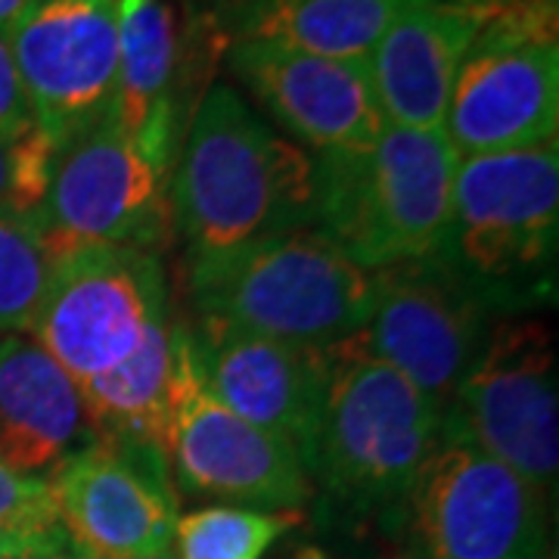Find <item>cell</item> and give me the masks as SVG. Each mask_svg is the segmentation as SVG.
Segmentation results:
<instances>
[{
  "label": "cell",
  "mask_w": 559,
  "mask_h": 559,
  "mask_svg": "<svg viewBox=\"0 0 559 559\" xmlns=\"http://www.w3.org/2000/svg\"><path fill=\"white\" fill-rule=\"evenodd\" d=\"M171 221L187 259L314 227V159L274 134L227 84L187 121L171 180Z\"/></svg>",
  "instance_id": "obj_1"
},
{
  "label": "cell",
  "mask_w": 559,
  "mask_h": 559,
  "mask_svg": "<svg viewBox=\"0 0 559 559\" xmlns=\"http://www.w3.org/2000/svg\"><path fill=\"white\" fill-rule=\"evenodd\" d=\"M193 308L255 336L333 348L352 340L373 305V271L318 227L264 237L221 255L187 259Z\"/></svg>",
  "instance_id": "obj_2"
},
{
  "label": "cell",
  "mask_w": 559,
  "mask_h": 559,
  "mask_svg": "<svg viewBox=\"0 0 559 559\" xmlns=\"http://www.w3.org/2000/svg\"><path fill=\"white\" fill-rule=\"evenodd\" d=\"M460 156L444 131L385 124L364 150L314 156V227L367 271L439 259Z\"/></svg>",
  "instance_id": "obj_3"
},
{
  "label": "cell",
  "mask_w": 559,
  "mask_h": 559,
  "mask_svg": "<svg viewBox=\"0 0 559 559\" xmlns=\"http://www.w3.org/2000/svg\"><path fill=\"white\" fill-rule=\"evenodd\" d=\"M557 237V140L457 162L439 261L488 311L516 314L554 293Z\"/></svg>",
  "instance_id": "obj_4"
},
{
  "label": "cell",
  "mask_w": 559,
  "mask_h": 559,
  "mask_svg": "<svg viewBox=\"0 0 559 559\" xmlns=\"http://www.w3.org/2000/svg\"><path fill=\"white\" fill-rule=\"evenodd\" d=\"M441 439V411L395 367L340 342L320 401L308 476L342 507L404 503Z\"/></svg>",
  "instance_id": "obj_5"
},
{
  "label": "cell",
  "mask_w": 559,
  "mask_h": 559,
  "mask_svg": "<svg viewBox=\"0 0 559 559\" xmlns=\"http://www.w3.org/2000/svg\"><path fill=\"white\" fill-rule=\"evenodd\" d=\"M441 131L460 159L557 140V0H516L485 16Z\"/></svg>",
  "instance_id": "obj_6"
},
{
  "label": "cell",
  "mask_w": 559,
  "mask_h": 559,
  "mask_svg": "<svg viewBox=\"0 0 559 559\" xmlns=\"http://www.w3.org/2000/svg\"><path fill=\"white\" fill-rule=\"evenodd\" d=\"M559 373L540 320H491L479 358L441 417V439L466 441L547 495L559 466Z\"/></svg>",
  "instance_id": "obj_7"
},
{
  "label": "cell",
  "mask_w": 559,
  "mask_h": 559,
  "mask_svg": "<svg viewBox=\"0 0 559 559\" xmlns=\"http://www.w3.org/2000/svg\"><path fill=\"white\" fill-rule=\"evenodd\" d=\"M171 171L106 119L60 146L32 215L50 261L91 246L159 252L171 240Z\"/></svg>",
  "instance_id": "obj_8"
},
{
  "label": "cell",
  "mask_w": 559,
  "mask_h": 559,
  "mask_svg": "<svg viewBox=\"0 0 559 559\" xmlns=\"http://www.w3.org/2000/svg\"><path fill=\"white\" fill-rule=\"evenodd\" d=\"M162 460L180 488L227 500V507L296 513L311 500V476L299 454L209 395L193 367L183 326L175 352Z\"/></svg>",
  "instance_id": "obj_9"
},
{
  "label": "cell",
  "mask_w": 559,
  "mask_h": 559,
  "mask_svg": "<svg viewBox=\"0 0 559 559\" xmlns=\"http://www.w3.org/2000/svg\"><path fill=\"white\" fill-rule=\"evenodd\" d=\"M404 507L417 559H547V495L466 441L439 439Z\"/></svg>",
  "instance_id": "obj_10"
},
{
  "label": "cell",
  "mask_w": 559,
  "mask_h": 559,
  "mask_svg": "<svg viewBox=\"0 0 559 559\" xmlns=\"http://www.w3.org/2000/svg\"><path fill=\"white\" fill-rule=\"evenodd\" d=\"M165 314L159 255L91 246L53 261L32 340L81 385L128 358Z\"/></svg>",
  "instance_id": "obj_11"
},
{
  "label": "cell",
  "mask_w": 559,
  "mask_h": 559,
  "mask_svg": "<svg viewBox=\"0 0 559 559\" xmlns=\"http://www.w3.org/2000/svg\"><path fill=\"white\" fill-rule=\"evenodd\" d=\"M373 305L352 348L395 367L444 411L479 358L491 314L439 259L373 271Z\"/></svg>",
  "instance_id": "obj_12"
},
{
  "label": "cell",
  "mask_w": 559,
  "mask_h": 559,
  "mask_svg": "<svg viewBox=\"0 0 559 559\" xmlns=\"http://www.w3.org/2000/svg\"><path fill=\"white\" fill-rule=\"evenodd\" d=\"M38 128L66 146L112 116L119 79L116 0H35L7 28Z\"/></svg>",
  "instance_id": "obj_13"
},
{
  "label": "cell",
  "mask_w": 559,
  "mask_h": 559,
  "mask_svg": "<svg viewBox=\"0 0 559 559\" xmlns=\"http://www.w3.org/2000/svg\"><path fill=\"white\" fill-rule=\"evenodd\" d=\"M47 485L62 532L81 557L168 554L178 500L168 466L153 448L97 436L60 463Z\"/></svg>",
  "instance_id": "obj_14"
},
{
  "label": "cell",
  "mask_w": 559,
  "mask_h": 559,
  "mask_svg": "<svg viewBox=\"0 0 559 559\" xmlns=\"http://www.w3.org/2000/svg\"><path fill=\"white\" fill-rule=\"evenodd\" d=\"M190 355L212 399L237 417L283 439L305 463L330 377V348L255 336L218 320H200Z\"/></svg>",
  "instance_id": "obj_15"
},
{
  "label": "cell",
  "mask_w": 559,
  "mask_h": 559,
  "mask_svg": "<svg viewBox=\"0 0 559 559\" xmlns=\"http://www.w3.org/2000/svg\"><path fill=\"white\" fill-rule=\"evenodd\" d=\"M178 0H128L119 7V79L109 121L143 156L168 168L187 131L183 112L209 44Z\"/></svg>",
  "instance_id": "obj_16"
},
{
  "label": "cell",
  "mask_w": 559,
  "mask_h": 559,
  "mask_svg": "<svg viewBox=\"0 0 559 559\" xmlns=\"http://www.w3.org/2000/svg\"><path fill=\"white\" fill-rule=\"evenodd\" d=\"M224 50L255 100L318 156L364 150L382 134L367 62L311 57L271 40H227Z\"/></svg>",
  "instance_id": "obj_17"
},
{
  "label": "cell",
  "mask_w": 559,
  "mask_h": 559,
  "mask_svg": "<svg viewBox=\"0 0 559 559\" xmlns=\"http://www.w3.org/2000/svg\"><path fill=\"white\" fill-rule=\"evenodd\" d=\"M485 16V10L448 0H417L389 25L367 60L385 124L441 131L460 66Z\"/></svg>",
  "instance_id": "obj_18"
},
{
  "label": "cell",
  "mask_w": 559,
  "mask_h": 559,
  "mask_svg": "<svg viewBox=\"0 0 559 559\" xmlns=\"http://www.w3.org/2000/svg\"><path fill=\"white\" fill-rule=\"evenodd\" d=\"M97 439L79 382L32 336L0 340V463L20 476L50 473Z\"/></svg>",
  "instance_id": "obj_19"
},
{
  "label": "cell",
  "mask_w": 559,
  "mask_h": 559,
  "mask_svg": "<svg viewBox=\"0 0 559 559\" xmlns=\"http://www.w3.org/2000/svg\"><path fill=\"white\" fill-rule=\"evenodd\" d=\"M417 0H237L221 20L230 40H271L311 57L367 62Z\"/></svg>",
  "instance_id": "obj_20"
},
{
  "label": "cell",
  "mask_w": 559,
  "mask_h": 559,
  "mask_svg": "<svg viewBox=\"0 0 559 559\" xmlns=\"http://www.w3.org/2000/svg\"><path fill=\"white\" fill-rule=\"evenodd\" d=\"M178 333L180 323L168 311L121 364L97 380L81 382V399L97 436L143 444L162 454Z\"/></svg>",
  "instance_id": "obj_21"
},
{
  "label": "cell",
  "mask_w": 559,
  "mask_h": 559,
  "mask_svg": "<svg viewBox=\"0 0 559 559\" xmlns=\"http://www.w3.org/2000/svg\"><path fill=\"white\" fill-rule=\"evenodd\" d=\"M50 271L35 218L0 209V340L32 333Z\"/></svg>",
  "instance_id": "obj_22"
},
{
  "label": "cell",
  "mask_w": 559,
  "mask_h": 559,
  "mask_svg": "<svg viewBox=\"0 0 559 559\" xmlns=\"http://www.w3.org/2000/svg\"><path fill=\"white\" fill-rule=\"evenodd\" d=\"M299 522L296 513L246 507H205L175 525L178 559H261L267 547Z\"/></svg>",
  "instance_id": "obj_23"
},
{
  "label": "cell",
  "mask_w": 559,
  "mask_h": 559,
  "mask_svg": "<svg viewBox=\"0 0 559 559\" xmlns=\"http://www.w3.org/2000/svg\"><path fill=\"white\" fill-rule=\"evenodd\" d=\"M60 146L40 128L28 131L16 143L0 140V209L35 215L47 193L50 168Z\"/></svg>",
  "instance_id": "obj_24"
},
{
  "label": "cell",
  "mask_w": 559,
  "mask_h": 559,
  "mask_svg": "<svg viewBox=\"0 0 559 559\" xmlns=\"http://www.w3.org/2000/svg\"><path fill=\"white\" fill-rule=\"evenodd\" d=\"M0 525L35 535V538L62 535L47 479L20 476L0 463Z\"/></svg>",
  "instance_id": "obj_25"
},
{
  "label": "cell",
  "mask_w": 559,
  "mask_h": 559,
  "mask_svg": "<svg viewBox=\"0 0 559 559\" xmlns=\"http://www.w3.org/2000/svg\"><path fill=\"white\" fill-rule=\"evenodd\" d=\"M35 128H38V121L32 112V103L25 97L7 28H0V140L16 143Z\"/></svg>",
  "instance_id": "obj_26"
},
{
  "label": "cell",
  "mask_w": 559,
  "mask_h": 559,
  "mask_svg": "<svg viewBox=\"0 0 559 559\" xmlns=\"http://www.w3.org/2000/svg\"><path fill=\"white\" fill-rule=\"evenodd\" d=\"M75 554L79 550L66 532L53 538H35V535L0 525V559H69Z\"/></svg>",
  "instance_id": "obj_27"
},
{
  "label": "cell",
  "mask_w": 559,
  "mask_h": 559,
  "mask_svg": "<svg viewBox=\"0 0 559 559\" xmlns=\"http://www.w3.org/2000/svg\"><path fill=\"white\" fill-rule=\"evenodd\" d=\"M28 3H35V0H0V28H10Z\"/></svg>",
  "instance_id": "obj_28"
},
{
  "label": "cell",
  "mask_w": 559,
  "mask_h": 559,
  "mask_svg": "<svg viewBox=\"0 0 559 559\" xmlns=\"http://www.w3.org/2000/svg\"><path fill=\"white\" fill-rule=\"evenodd\" d=\"M448 3H460V7H473V10H485V13H491V10L510 7V3H516V0H448Z\"/></svg>",
  "instance_id": "obj_29"
},
{
  "label": "cell",
  "mask_w": 559,
  "mask_h": 559,
  "mask_svg": "<svg viewBox=\"0 0 559 559\" xmlns=\"http://www.w3.org/2000/svg\"><path fill=\"white\" fill-rule=\"evenodd\" d=\"M79 559H94V557H81L79 554ZM138 559H175V557H171V554H156V557H138Z\"/></svg>",
  "instance_id": "obj_30"
},
{
  "label": "cell",
  "mask_w": 559,
  "mask_h": 559,
  "mask_svg": "<svg viewBox=\"0 0 559 559\" xmlns=\"http://www.w3.org/2000/svg\"><path fill=\"white\" fill-rule=\"evenodd\" d=\"M116 3H119V7H121V3H128V0H116Z\"/></svg>",
  "instance_id": "obj_31"
},
{
  "label": "cell",
  "mask_w": 559,
  "mask_h": 559,
  "mask_svg": "<svg viewBox=\"0 0 559 559\" xmlns=\"http://www.w3.org/2000/svg\"><path fill=\"white\" fill-rule=\"evenodd\" d=\"M72 559H79V554H75V557H72Z\"/></svg>",
  "instance_id": "obj_32"
}]
</instances>
